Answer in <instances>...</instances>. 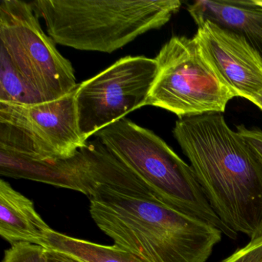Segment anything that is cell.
<instances>
[{"label": "cell", "mask_w": 262, "mask_h": 262, "mask_svg": "<svg viewBox=\"0 0 262 262\" xmlns=\"http://www.w3.org/2000/svg\"><path fill=\"white\" fill-rule=\"evenodd\" d=\"M172 133L221 220L251 240L262 236V165L223 114L179 119Z\"/></svg>", "instance_id": "obj_1"}, {"label": "cell", "mask_w": 262, "mask_h": 262, "mask_svg": "<svg viewBox=\"0 0 262 262\" xmlns=\"http://www.w3.org/2000/svg\"><path fill=\"white\" fill-rule=\"evenodd\" d=\"M90 212L115 245L146 262H206L223 234L161 201L124 195L107 186L90 199Z\"/></svg>", "instance_id": "obj_2"}, {"label": "cell", "mask_w": 262, "mask_h": 262, "mask_svg": "<svg viewBox=\"0 0 262 262\" xmlns=\"http://www.w3.org/2000/svg\"><path fill=\"white\" fill-rule=\"evenodd\" d=\"M56 44L112 53L169 22L179 0H36L30 2Z\"/></svg>", "instance_id": "obj_3"}, {"label": "cell", "mask_w": 262, "mask_h": 262, "mask_svg": "<svg viewBox=\"0 0 262 262\" xmlns=\"http://www.w3.org/2000/svg\"><path fill=\"white\" fill-rule=\"evenodd\" d=\"M165 205L201 219L235 240L237 233L216 214L191 165L159 136L125 117L95 135Z\"/></svg>", "instance_id": "obj_4"}, {"label": "cell", "mask_w": 262, "mask_h": 262, "mask_svg": "<svg viewBox=\"0 0 262 262\" xmlns=\"http://www.w3.org/2000/svg\"><path fill=\"white\" fill-rule=\"evenodd\" d=\"M157 72L145 105L179 119L223 113L237 94L219 76L195 35L173 36L158 53Z\"/></svg>", "instance_id": "obj_5"}, {"label": "cell", "mask_w": 262, "mask_h": 262, "mask_svg": "<svg viewBox=\"0 0 262 262\" xmlns=\"http://www.w3.org/2000/svg\"><path fill=\"white\" fill-rule=\"evenodd\" d=\"M0 50L44 102L60 99L79 85L73 65L42 30L30 3L0 2Z\"/></svg>", "instance_id": "obj_6"}, {"label": "cell", "mask_w": 262, "mask_h": 262, "mask_svg": "<svg viewBox=\"0 0 262 262\" xmlns=\"http://www.w3.org/2000/svg\"><path fill=\"white\" fill-rule=\"evenodd\" d=\"M76 89L50 102H0V150L38 161L75 156L88 143L78 125Z\"/></svg>", "instance_id": "obj_7"}, {"label": "cell", "mask_w": 262, "mask_h": 262, "mask_svg": "<svg viewBox=\"0 0 262 262\" xmlns=\"http://www.w3.org/2000/svg\"><path fill=\"white\" fill-rule=\"evenodd\" d=\"M156 72V59L127 56L79 84L75 99L84 139L88 142L98 132L145 106Z\"/></svg>", "instance_id": "obj_8"}, {"label": "cell", "mask_w": 262, "mask_h": 262, "mask_svg": "<svg viewBox=\"0 0 262 262\" xmlns=\"http://www.w3.org/2000/svg\"><path fill=\"white\" fill-rule=\"evenodd\" d=\"M195 36L225 83L251 101L262 93V57L237 33L211 21L198 23Z\"/></svg>", "instance_id": "obj_9"}, {"label": "cell", "mask_w": 262, "mask_h": 262, "mask_svg": "<svg viewBox=\"0 0 262 262\" xmlns=\"http://www.w3.org/2000/svg\"><path fill=\"white\" fill-rule=\"evenodd\" d=\"M0 174L79 191L92 199L100 185L80 149L70 159L38 161L0 150Z\"/></svg>", "instance_id": "obj_10"}, {"label": "cell", "mask_w": 262, "mask_h": 262, "mask_svg": "<svg viewBox=\"0 0 262 262\" xmlns=\"http://www.w3.org/2000/svg\"><path fill=\"white\" fill-rule=\"evenodd\" d=\"M187 10L195 24L211 21L243 36L262 57L261 0H198Z\"/></svg>", "instance_id": "obj_11"}, {"label": "cell", "mask_w": 262, "mask_h": 262, "mask_svg": "<svg viewBox=\"0 0 262 262\" xmlns=\"http://www.w3.org/2000/svg\"><path fill=\"white\" fill-rule=\"evenodd\" d=\"M52 228L36 211L33 201L0 180V235L10 244L42 246Z\"/></svg>", "instance_id": "obj_12"}, {"label": "cell", "mask_w": 262, "mask_h": 262, "mask_svg": "<svg viewBox=\"0 0 262 262\" xmlns=\"http://www.w3.org/2000/svg\"><path fill=\"white\" fill-rule=\"evenodd\" d=\"M70 254L84 262H146L116 245H99L52 229L42 246Z\"/></svg>", "instance_id": "obj_13"}, {"label": "cell", "mask_w": 262, "mask_h": 262, "mask_svg": "<svg viewBox=\"0 0 262 262\" xmlns=\"http://www.w3.org/2000/svg\"><path fill=\"white\" fill-rule=\"evenodd\" d=\"M0 102L36 104L44 102L30 86L11 59L0 50Z\"/></svg>", "instance_id": "obj_14"}, {"label": "cell", "mask_w": 262, "mask_h": 262, "mask_svg": "<svg viewBox=\"0 0 262 262\" xmlns=\"http://www.w3.org/2000/svg\"><path fill=\"white\" fill-rule=\"evenodd\" d=\"M3 262H45V248L27 242L13 244L6 250Z\"/></svg>", "instance_id": "obj_15"}, {"label": "cell", "mask_w": 262, "mask_h": 262, "mask_svg": "<svg viewBox=\"0 0 262 262\" xmlns=\"http://www.w3.org/2000/svg\"><path fill=\"white\" fill-rule=\"evenodd\" d=\"M221 262H262V236L250 241Z\"/></svg>", "instance_id": "obj_16"}, {"label": "cell", "mask_w": 262, "mask_h": 262, "mask_svg": "<svg viewBox=\"0 0 262 262\" xmlns=\"http://www.w3.org/2000/svg\"><path fill=\"white\" fill-rule=\"evenodd\" d=\"M237 133L248 144L262 165V130L257 128H247L245 125L236 127Z\"/></svg>", "instance_id": "obj_17"}, {"label": "cell", "mask_w": 262, "mask_h": 262, "mask_svg": "<svg viewBox=\"0 0 262 262\" xmlns=\"http://www.w3.org/2000/svg\"><path fill=\"white\" fill-rule=\"evenodd\" d=\"M45 262H84L80 259L56 250L45 248Z\"/></svg>", "instance_id": "obj_18"}, {"label": "cell", "mask_w": 262, "mask_h": 262, "mask_svg": "<svg viewBox=\"0 0 262 262\" xmlns=\"http://www.w3.org/2000/svg\"><path fill=\"white\" fill-rule=\"evenodd\" d=\"M251 102L254 104L256 106L258 107V108L262 111V93L261 94L259 95L258 96H257V97L254 98Z\"/></svg>", "instance_id": "obj_19"}]
</instances>
